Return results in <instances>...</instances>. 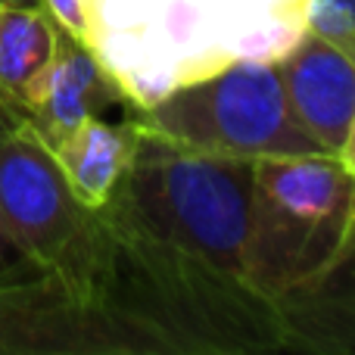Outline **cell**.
I'll use <instances>...</instances> for the list:
<instances>
[{"mask_svg":"<svg viewBox=\"0 0 355 355\" xmlns=\"http://www.w3.org/2000/svg\"><path fill=\"white\" fill-rule=\"evenodd\" d=\"M250 187V159L137 128L128 172L97 212V296L159 355L287 352L281 315L246 271Z\"/></svg>","mask_w":355,"mask_h":355,"instance_id":"cell-1","label":"cell"},{"mask_svg":"<svg viewBox=\"0 0 355 355\" xmlns=\"http://www.w3.org/2000/svg\"><path fill=\"white\" fill-rule=\"evenodd\" d=\"M355 178L331 153L252 162L246 271L287 352H355Z\"/></svg>","mask_w":355,"mask_h":355,"instance_id":"cell-2","label":"cell"},{"mask_svg":"<svg viewBox=\"0 0 355 355\" xmlns=\"http://www.w3.org/2000/svg\"><path fill=\"white\" fill-rule=\"evenodd\" d=\"M144 131L227 159L321 153L300 128L275 62L237 60L175 87L147 110H125Z\"/></svg>","mask_w":355,"mask_h":355,"instance_id":"cell-3","label":"cell"},{"mask_svg":"<svg viewBox=\"0 0 355 355\" xmlns=\"http://www.w3.org/2000/svg\"><path fill=\"white\" fill-rule=\"evenodd\" d=\"M0 225L35 271L100 302L97 212L75 200L53 150L6 106H0Z\"/></svg>","mask_w":355,"mask_h":355,"instance_id":"cell-4","label":"cell"},{"mask_svg":"<svg viewBox=\"0 0 355 355\" xmlns=\"http://www.w3.org/2000/svg\"><path fill=\"white\" fill-rule=\"evenodd\" d=\"M0 355H159L122 315L81 300L60 277L0 281Z\"/></svg>","mask_w":355,"mask_h":355,"instance_id":"cell-5","label":"cell"},{"mask_svg":"<svg viewBox=\"0 0 355 355\" xmlns=\"http://www.w3.org/2000/svg\"><path fill=\"white\" fill-rule=\"evenodd\" d=\"M275 66L300 128L321 153L337 156L355 116V56L306 31Z\"/></svg>","mask_w":355,"mask_h":355,"instance_id":"cell-6","label":"cell"},{"mask_svg":"<svg viewBox=\"0 0 355 355\" xmlns=\"http://www.w3.org/2000/svg\"><path fill=\"white\" fill-rule=\"evenodd\" d=\"M116 103L122 106V94L97 53L85 41H75L60 31L53 62L35 85L22 119L53 150L85 119L103 116V110Z\"/></svg>","mask_w":355,"mask_h":355,"instance_id":"cell-7","label":"cell"},{"mask_svg":"<svg viewBox=\"0 0 355 355\" xmlns=\"http://www.w3.org/2000/svg\"><path fill=\"white\" fill-rule=\"evenodd\" d=\"M135 144L137 128L131 125V119L112 125L103 116L85 119L72 135L56 144L53 156L60 162L69 190L81 206L100 212L112 200V193L131 166Z\"/></svg>","mask_w":355,"mask_h":355,"instance_id":"cell-8","label":"cell"},{"mask_svg":"<svg viewBox=\"0 0 355 355\" xmlns=\"http://www.w3.org/2000/svg\"><path fill=\"white\" fill-rule=\"evenodd\" d=\"M60 28L41 6L0 3V106L22 116L53 62Z\"/></svg>","mask_w":355,"mask_h":355,"instance_id":"cell-9","label":"cell"},{"mask_svg":"<svg viewBox=\"0 0 355 355\" xmlns=\"http://www.w3.org/2000/svg\"><path fill=\"white\" fill-rule=\"evenodd\" d=\"M306 31L355 56V0H306Z\"/></svg>","mask_w":355,"mask_h":355,"instance_id":"cell-10","label":"cell"},{"mask_svg":"<svg viewBox=\"0 0 355 355\" xmlns=\"http://www.w3.org/2000/svg\"><path fill=\"white\" fill-rule=\"evenodd\" d=\"M62 35L85 41L91 37V0H37Z\"/></svg>","mask_w":355,"mask_h":355,"instance_id":"cell-11","label":"cell"},{"mask_svg":"<svg viewBox=\"0 0 355 355\" xmlns=\"http://www.w3.org/2000/svg\"><path fill=\"white\" fill-rule=\"evenodd\" d=\"M28 271H35V268H31V265L16 252V246L10 243L3 225H0V281H6V277H19V275H28Z\"/></svg>","mask_w":355,"mask_h":355,"instance_id":"cell-12","label":"cell"},{"mask_svg":"<svg viewBox=\"0 0 355 355\" xmlns=\"http://www.w3.org/2000/svg\"><path fill=\"white\" fill-rule=\"evenodd\" d=\"M337 162L355 178V116L349 122V131H346L343 144H340V150H337Z\"/></svg>","mask_w":355,"mask_h":355,"instance_id":"cell-13","label":"cell"},{"mask_svg":"<svg viewBox=\"0 0 355 355\" xmlns=\"http://www.w3.org/2000/svg\"><path fill=\"white\" fill-rule=\"evenodd\" d=\"M0 3H22V6H41L37 0H0Z\"/></svg>","mask_w":355,"mask_h":355,"instance_id":"cell-14","label":"cell"},{"mask_svg":"<svg viewBox=\"0 0 355 355\" xmlns=\"http://www.w3.org/2000/svg\"><path fill=\"white\" fill-rule=\"evenodd\" d=\"M352 252H355V225H352Z\"/></svg>","mask_w":355,"mask_h":355,"instance_id":"cell-15","label":"cell"}]
</instances>
